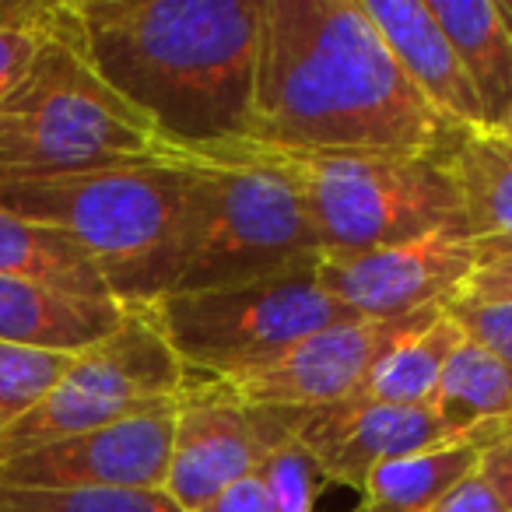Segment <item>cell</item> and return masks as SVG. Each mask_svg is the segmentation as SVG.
<instances>
[{
    "label": "cell",
    "mask_w": 512,
    "mask_h": 512,
    "mask_svg": "<svg viewBox=\"0 0 512 512\" xmlns=\"http://www.w3.org/2000/svg\"><path fill=\"white\" fill-rule=\"evenodd\" d=\"M246 137L449 162L463 130L407 81L362 0H264Z\"/></svg>",
    "instance_id": "6da1fadb"
},
{
    "label": "cell",
    "mask_w": 512,
    "mask_h": 512,
    "mask_svg": "<svg viewBox=\"0 0 512 512\" xmlns=\"http://www.w3.org/2000/svg\"><path fill=\"white\" fill-rule=\"evenodd\" d=\"M264 0H81L78 43L92 71L169 148L249 134Z\"/></svg>",
    "instance_id": "7a4b0ae2"
},
{
    "label": "cell",
    "mask_w": 512,
    "mask_h": 512,
    "mask_svg": "<svg viewBox=\"0 0 512 512\" xmlns=\"http://www.w3.org/2000/svg\"><path fill=\"white\" fill-rule=\"evenodd\" d=\"M186 176L179 155L67 176H0V207L60 228L81 246L113 302L144 309L172 292Z\"/></svg>",
    "instance_id": "3957f363"
},
{
    "label": "cell",
    "mask_w": 512,
    "mask_h": 512,
    "mask_svg": "<svg viewBox=\"0 0 512 512\" xmlns=\"http://www.w3.org/2000/svg\"><path fill=\"white\" fill-rule=\"evenodd\" d=\"M221 144L274 169L292 186L320 242V256L463 228L460 193L442 158L407 151L285 148L256 137Z\"/></svg>",
    "instance_id": "277c9868"
},
{
    "label": "cell",
    "mask_w": 512,
    "mask_h": 512,
    "mask_svg": "<svg viewBox=\"0 0 512 512\" xmlns=\"http://www.w3.org/2000/svg\"><path fill=\"white\" fill-rule=\"evenodd\" d=\"M162 155L169 144L92 71L74 4H60L29 74L0 102V176H67Z\"/></svg>",
    "instance_id": "5b68a950"
},
{
    "label": "cell",
    "mask_w": 512,
    "mask_h": 512,
    "mask_svg": "<svg viewBox=\"0 0 512 512\" xmlns=\"http://www.w3.org/2000/svg\"><path fill=\"white\" fill-rule=\"evenodd\" d=\"M172 151L186 176L172 292L249 285L320 256L299 197L274 169L225 144Z\"/></svg>",
    "instance_id": "8992f818"
},
{
    "label": "cell",
    "mask_w": 512,
    "mask_h": 512,
    "mask_svg": "<svg viewBox=\"0 0 512 512\" xmlns=\"http://www.w3.org/2000/svg\"><path fill=\"white\" fill-rule=\"evenodd\" d=\"M316 260L249 285L172 292L144 309L190 376L235 383L351 316L316 281Z\"/></svg>",
    "instance_id": "52a82bcc"
},
{
    "label": "cell",
    "mask_w": 512,
    "mask_h": 512,
    "mask_svg": "<svg viewBox=\"0 0 512 512\" xmlns=\"http://www.w3.org/2000/svg\"><path fill=\"white\" fill-rule=\"evenodd\" d=\"M183 383V362L148 309H123L120 327L99 344L71 355L53 390L0 435V463L120 421L162 400H176Z\"/></svg>",
    "instance_id": "ba28073f"
},
{
    "label": "cell",
    "mask_w": 512,
    "mask_h": 512,
    "mask_svg": "<svg viewBox=\"0 0 512 512\" xmlns=\"http://www.w3.org/2000/svg\"><path fill=\"white\" fill-rule=\"evenodd\" d=\"M302 407L246 404L218 379L186 372L176 393L172 456L162 491L186 512H197L214 495L246 481L278 446L299 435Z\"/></svg>",
    "instance_id": "9c48e42d"
},
{
    "label": "cell",
    "mask_w": 512,
    "mask_h": 512,
    "mask_svg": "<svg viewBox=\"0 0 512 512\" xmlns=\"http://www.w3.org/2000/svg\"><path fill=\"white\" fill-rule=\"evenodd\" d=\"M477 267V242L463 228L358 253H323L316 281L351 316L397 320L421 309H446Z\"/></svg>",
    "instance_id": "30bf717a"
},
{
    "label": "cell",
    "mask_w": 512,
    "mask_h": 512,
    "mask_svg": "<svg viewBox=\"0 0 512 512\" xmlns=\"http://www.w3.org/2000/svg\"><path fill=\"white\" fill-rule=\"evenodd\" d=\"M439 316L442 309H421V313L397 316V320L348 316V320H337L309 334L306 341H299L288 355H281L267 369L221 386L246 404L302 407V411L341 404V400H351L362 390L372 369L397 344L421 334Z\"/></svg>",
    "instance_id": "8fae6325"
},
{
    "label": "cell",
    "mask_w": 512,
    "mask_h": 512,
    "mask_svg": "<svg viewBox=\"0 0 512 512\" xmlns=\"http://www.w3.org/2000/svg\"><path fill=\"white\" fill-rule=\"evenodd\" d=\"M176 400L88 428L0 463V488H162L172 456Z\"/></svg>",
    "instance_id": "7c38bea8"
},
{
    "label": "cell",
    "mask_w": 512,
    "mask_h": 512,
    "mask_svg": "<svg viewBox=\"0 0 512 512\" xmlns=\"http://www.w3.org/2000/svg\"><path fill=\"white\" fill-rule=\"evenodd\" d=\"M327 481L362 491L365 477L386 460L418 453V449L449 442L432 407H393L372 400H341V404L306 411L299 435Z\"/></svg>",
    "instance_id": "4fadbf2b"
},
{
    "label": "cell",
    "mask_w": 512,
    "mask_h": 512,
    "mask_svg": "<svg viewBox=\"0 0 512 512\" xmlns=\"http://www.w3.org/2000/svg\"><path fill=\"white\" fill-rule=\"evenodd\" d=\"M365 15L418 95L456 130L484 127V109L453 43L421 0H362Z\"/></svg>",
    "instance_id": "5bb4252c"
},
{
    "label": "cell",
    "mask_w": 512,
    "mask_h": 512,
    "mask_svg": "<svg viewBox=\"0 0 512 512\" xmlns=\"http://www.w3.org/2000/svg\"><path fill=\"white\" fill-rule=\"evenodd\" d=\"M123 306L113 299H85L43 281L0 274V341L18 348L78 355L113 334Z\"/></svg>",
    "instance_id": "9a60e30c"
},
{
    "label": "cell",
    "mask_w": 512,
    "mask_h": 512,
    "mask_svg": "<svg viewBox=\"0 0 512 512\" xmlns=\"http://www.w3.org/2000/svg\"><path fill=\"white\" fill-rule=\"evenodd\" d=\"M432 414L453 439L491 446L512 428V365L463 337L442 369Z\"/></svg>",
    "instance_id": "2e32d148"
},
{
    "label": "cell",
    "mask_w": 512,
    "mask_h": 512,
    "mask_svg": "<svg viewBox=\"0 0 512 512\" xmlns=\"http://www.w3.org/2000/svg\"><path fill=\"white\" fill-rule=\"evenodd\" d=\"M428 11L481 99L484 127H502L512 109V29L498 0H432Z\"/></svg>",
    "instance_id": "e0dca14e"
},
{
    "label": "cell",
    "mask_w": 512,
    "mask_h": 512,
    "mask_svg": "<svg viewBox=\"0 0 512 512\" xmlns=\"http://www.w3.org/2000/svg\"><path fill=\"white\" fill-rule=\"evenodd\" d=\"M470 239H512V134L470 130L449 158Z\"/></svg>",
    "instance_id": "ac0fdd59"
},
{
    "label": "cell",
    "mask_w": 512,
    "mask_h": 512,
    "mask_svg": "<svg viewBox=\"0 0 512 512\" xmlns=\"http://www.w3.org/2000/svg\"><path fill=\"white\" fill-rule=\"evenodd\" d=\"M481 442L449 439L418 453L386 460L365 477L362 512H428L446 491L477 470Z\"/></svg>",
    "instance_id": "d6986e66"
},
{
    "label": "cell",
    "mask_w": 512,
    "mask_h": 512,
    "mask_svg": "<svg viewBox=\"0 0 512 512\" xmlns=\"http://www.w3.org/2000/svg\"><path fill=\"white\" fill-rule=\"evenodd\" d=\"M0 274L43 281L85 299H113L95 264L71 235L22 218L8 207H0Z\"/></svg>",
    "instance_id": "ffe728a7"
},
{
    "label": "cell",
    "mask_w": 512,
    "mask_h": 512,
    "mask_svg": "<svg viewBox=\"0 0 512 512\" xmlns=\"http://www.w3.org/2000/svg\"><path fill=\"white\" fill-rule=\"evenodd\" d=\"M460 341H463L460 323L449 313H442L421 334L397 344L372 369V376L362 383L355 400H372V404H393V407H432L442 369H446L449 355L460 348Z\"/></svg>",
    "instance_id": "44dd1931"
},
{
    "label": "cell",
    "mask_w": 512,
    "mask_h": 512,
    "mask_svg": "<svg viewBox=\"0 0 512 512\" xmlns=\"http://www.w3.org/2000/svg\"><path fill=\"white\" fill-rule=\"evenodd\" d=\"M0 512H186L162 488H0Z\"/></svg>",
    "instance_id": "7402d4cb"
},
{
    "label": "cell",
    "mask_w": 512,
    "mask_h": 512,
    "mask_svg": "<svg viewBox=\"0 0 512 512\" xmlns=\"http://www.w3.org/2000/svg\"><path fill=\"white\" fill-rule=\"evenodd\" d=\"M71 355L18 348L0 341V435L22 421L64 376Z\"/></svg>",
    "instance_id": "603a6c76"
},
{
    "label": "cell",
    "mask_w": 512,
    "mask_h": 512,
    "mask_svg": "<svg viewBox=\"0 0 512 512\" xmlns=\"http://www.w3.org/2000/svg\"><path fill=\"white\" fill-rule=\"evenodd\" d=\"M253 477H260L274 512H316V498L327 484L323 470L302 449L299 439L274 449Z\"/></svg>",
    "instance_id": "cb8c5ba5"
},
{
    "label": "cell",
    "mask_w": 512,
    "mask_h": 512,
    "mask_svg": "<svg viewBox=\"0 0 512 512\" xmlns=\"http://www.w3.org/2000/svg\"><path fill=\"white\" fill-rule=\"evenodd\" d=\"M57 8L60 4L39 0L25 18L0 25V102L8 99V95L22 85L25 74H29L39 46H43V39L50 36V29H53Z\"/></svg>",
    "instance_id": "d4e9b609"
},
{
    "label": "cell",
    "mask_w": 512,
    "mask_h": 512,
    "mask_svg": "<svg viewBox=\"0 0 512 512\" xmlns=\"http://www.w3.org/2000/svg\"><path fill=\"white\" fill-rule=\"evenodd\" d=\"M442 313H449L460 323L463 337L477 341L498 355L505 365H512V302H470L453 299Z\"/></svg>",
    "instance_id": "484cf974"
},
{
    "label": "cell",
    "mask_w": 512,
    "mask_h": 512,
    "mask_svg": "<svg viewBox=\"0 0 512 512\" xmlns=\"http://www.w3.org/2000/svg\"><path fill=\"white\" fill-rule=\"evenodd\" d=\"M477 267L456 299L512 302V239H474Z\"/></svg>",
    "instance_id": "4316f807"
},
{
    "label": "cell",
    "mask_w": 512,
    "mask_h": 512,
    "mask_svg": "<svg viewBox=\"0 0 512 512\" xmlns=\"http://www.w3.org/2000/svg\"><path fill=\"white\" fill-rule=\"evenodd\" d=\"M477 477H484L488 488L512 512V428L505 435H498L491 446L481 449V456H477Z\"/></svg>",
    "instance_id": "83f0119b"
},
{
    "label": "cell",
    "mask_w": 512,
    "mask_h": 512,
    "mask_svg": "<svg viewBox=\"0 0 512 512\" xmlns=\"http://www.w3.org/2000/svg\"><path fill=\"white\" fill-rule=\"evenodd\" d=\"M428 512H509V509H505L502 498L488 488V481L477 477V470H474L467 481H460L453 491H446Z\"/></svg>",
    "instance_id": "f1b7e54d"
},
{
    "label": "cell",
    "mask_w": 512,
    "mask_h": 512,
    "mask_svg": "<svg viewBox=\"0 0 512 512\" xmlns=\"http://www.w3.org/2000/svg\"><path fill=\"white\" fill-rule=\"evenodd\" d=\"M197 512H274L271 498H267L260 477H246V481L232 484L228 491L214 495L207 505H200Z\"/></svg>",
    "instance_id": "f546056e"
},
{
    "label": "cell",
    "mask_w": 512,
    "mask_h": 512,
    "mask_svg": "<svg viewBox=\"0 0 512 512\" xmlns=\"http://www.w3.org/2000/svg\"><path fill=\"white\" fill-rule=\"evenodd\" d=\"M39 0H0V25L15 22V18H25Z\"/></svg>",
    "instance_id": "4dcf8cb0"
},
{
    "label": "cell",
    "mask_w": 512,
    "mask_h": 512,
    "mask_svg": "<svg viewBox=\"0 0 512 512\" xmlns=\"http://www.w3.org/2000/svg\"><path fill=\"white\" fill-rule=\"evenodd\" d=\"M498 8H502L505 22H509V29H512V0H498Z\"/></svg>",
    "instance_id": "1f68e13d"
},
{
    "label": "cell",
    "mask_w": 512,
    "mask_h": 512,
    "mask_svg": "<svg viewBox=\"0 0 512 512\" xmlns=\"http://www.w3.org/2000/svg\"><path fill=\"white\" fill-rule=\"evenodd\" d=\"M495 130H505V134H512V109H509V116H505L502 127H495Z\"/></svg>",
    "instance_id": "d6a6232c"
},
{
    "label": "cell",
    "mask_w": 512,
    "mask_h": 512,
    "mask_svg": "<svg viewBox=\"0 0 512 512\" xmlns=\"http://www.w3.org/2000/svg\"><path fill=\"white\" fill-rule=\"evenodd\" d=\"M355 512H362V509H355Z\"/></svg>",
    "instance_id": "836d02e7"
}]
</instances>
